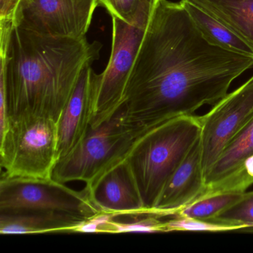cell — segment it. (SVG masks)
<instances>
[{
	"instance_id": "12",
	"label": "cell",
	"mask_w": 253,
	"mask_h": 253,
	"mask_svg": "<svg viewBox=\"0 0 253 253\" xmlns=\"http://www.w3.org/2000/svg\"><path fill=\"white\" fill-rule=\"evenodd\" d=\"M88 66L66 104L58 122V161L70 154L85 138L91 128L93 97L91 75Z\"/></svg>"
},
{
	"instance_id": "11",
	"label": "cell",
	"mask_w": 253,
	"mask_h": 253,
	"mask_svg": "<svg viewBox=\"0 0 253 253\" xmlns=\"http://www.w3.org/2000/svg\"><path fill=\"white\" fill-rule=\"evenodd\" d=\"M201 136L170 176L153 210L162 217L177 215L204 193L205 179L201 161Z\"/></svg>"
},
{
	"instance_id": "7",
	"label": "cell",
	"mask_w": 253,
	"mask_h": 253,
	"mask_svg": "<svg viewBox=\"0 0 253 253\" xmlns=\"http://www.w3.org/2000/svg\"><path fill=\"white\" fill-rule=\"evenodd\" d=\"M59 210L89 219L102 212L85 191H76L54 178L8 177L1 174L0 211Z\"/></svg>"
},
{
	"instance_id": "1",
	"label": "cell",
	"mask_w": 253,
	"mask_h": 253,
	"mask_svg": "<svg viewBox=\"0 0 253 253\" xmlns=\"http://www.w3.org/2000/svg\"><path fill=\"white\" fill-rule=\"evenodd\" d=\"M253 67V57L210 43L181 1L155 0L127 80L124 119L155 127L194 115L215 105Z\"/></svg>"
},
{
	"instance_id": "23",
	"label": "cell",
	"mask_w": 253,
	"mask_h": 253,
	"mask_svg": "<svg viewBox=\"0 0 253 253\" xmlns=\"http://www.w3.org/2000/svg\"><path fill=\"white\" fill-rule=\"evenodd\" d=\"M23 0H0V23H12L15 26L16 17Z\"/></svg>"
},
{
	"instance_id": "6",
	"label": "cell",
	"mask_w": 253,
	"mask_h": 253,
	"mask_svg": "<svg viewBox=\"0 0 253 253\" xmlns=\"http://www.w3.org/2000/svg\"><path fill=\"white\" fill-rule=\"evenodd\" d=\"M112 45L107 66L102 73L93 70L91 128L112 118L124 104L126 85L145 28L111 17Z\"/></svg>"
},
{
	"instance_id": "10",
	"label": "cell",
	"mask_w": 253,
	"mask_h": 253,
	"mask_svg": "<svg viewBox=\"0 0 253 253\" xmlns=\"http://www.w3.org/2000/svg\"><path fill=\"white\" fill-rule=\"evenodd\" d=\"M84 190L102 212L118 214L154 212L146 210L131 171L124 161L111 166L85 185Z\"/></svg>"
},
{
	"instance_id": "16",
	"label": "cell",
	"mask_w": 253,
	"mask_h": 253,
	"mask_svg": "<svg viewBox=\"0 0 253 253\" xmlns=\"http://www.w3.org/2000/svg\"><path fill=\"white\" fill-rule=\"evenodd\" d=\"M253 155V118L229 142L205 177L206 189L226 178Z\"/></svg>"
},
{
	"instance_id": "4",
	"label": "cell",
	"mask_w": 253,
	"mask_h": 253,
	"mask_svg": "<svg viewBox=\"0 0 253 253\" xmlns=\"http://www.w3.org/2000/svg\"><path fill=\"white\" fill-rule=\"evenodd\" d=\"M58 124L37 116L9 118L0 135V165L8 177L52 178L58 162Z\"/></svg>"
},
{
	"instance_id": "17",
	"label": "cell",
	"mask_w": 253,
	"mask_h": 253,
	"mask_svg": "<svg viewBox=\"0 0 253 253\" xmlns=\"http://www.w3.org/2000/svg\"><path fill=\"white\" fill-rule=\"evenodd\" d=\"M155 0H98L110 17L129 25L146 27Z\"/></svg>"
},
{
	"instance_id": "9",
	"label": "cell",
	"mask_w": 253,
	"mask_h": 253,
	"mask_svg": "<svg viewBox=\"0 0 253 253\" xmlns=\"http://www.w3.org/2000/svg\"><path fill=\"white\" fill-rule=\"evenodd\" d=\"M253 118V76L201 116L204 179L223 149Z\"/></svg>"
},
{
	"instance_id": "22",
	"label": "cell",
	"mask_w": 253,
	"mask_h": 253,
	"mask_svg": "<svg viewBox=\"0 0 253 253\" xmlns=\"http://www.w3.org/2000/svg\"><path fill=\"white\" fill-rule=\"evenodd\" d=\"M166 232H188V231H204V232H228L239 230L236 226L220 224L208 220H199L183 216H173L172 218L165 221Z\"/></svg>"
},
{
	"instance_id": "21",
	"label": "cell",
	"mask_w": 253,
	"mask_h": 253,
	"mask_svg": "<svg viewBox=\"0 0 253 253\" xmlns=\"http://www.w3.org/2000/svg\"><path fill=\"white\" fill-rule=\"evenodd\" d=\"M252 185H253V155L244 160L239 168L226 178L214 186L207 188L198 199L226 192L244 193Z\"/></svg>"
},
{
	"instance_id": "19",
	"label": "cell",
	"mask_w": 253,
	"mask_h": 253,
	"mask_svg": "<svg viewBox=\"0 0 253 253\" xmlns=\"http://www.w3.org/2000/svg\"><path fill=\"white\" fill-rule=\"evenodd\" d=\"M127 220L115 216L113 220L103 227L104 233L121 232H167L163 217L154 212L128 214Z\"/></svg>"
},
{
	"instance_id": "8",
	"label": "cell",
	"mask_w": 253,
	"mask_h": 253,
	"mask_svg": "<svg viewBox=\"0 0 253 253\" xmlns=\"http://www.w3.org/2000/svg\"><path fill=\"white\" fill-rule=\"evenodd\" d=\"M98 0H23L15 26L45 36L86 38Z\"/></svg>"
},
{
	"instance_id": "15",
	"label": "cell",
	"mask_w": 253,
	"mask_h": 253,
	"mask_svg": "<svg viewBox=\"0 0 253 253\" xmlns=\"http://www.w3.org/2000/svg\"><path fill=\"white\" fill-rule=\"evenodd\" d=\"M191 18L212 45L222 49L242 55L253 57V50L221 22L186 0H180Z\"/></svg>"
},
{
	"instance_id": "5",
	"label": "cell",
	"mask_w": 253,
	"mask_h": 253,
	"mask_svg": "<svg viewBox=\"0 0 253 253\" xmlns=\"http://www.w3.org/2000/svg\"><path fill=\"white\" fill-rule=\"evenodd\" d=\"M152 128L127 124L121 108L109 121L90 128L82 142L59 160L53 178L61 183L80 180L87 184L102 171L123 161L137 138Z\"/></svg>"
},
{
	"instance_id": "14",
	"label": "cell",
	"mask_w": 253,
	"mask_h": 253,
	"mask_svg": "<svg viewBox=\"0 0 253 253\" xmlns=\"http://www.w3.org/2000/svg\"><path fill=\"white\" fill-rule=\"evenodd\" d=\"M227 26L253 50V0H186Z\"/></svg>"
},
{
	"instance_id": "2",
	"label": "cell",
	"mask_w": 253,
	"mask_h": 253,
	"mask_svg": "<svg viewBox=\"0 0 253 253\" xmlns=\"http://www.w3.org/2000/svg\"><path fill=\"white\" fill-rule=\"evenodd\" d=\"M98 41L52 38L19 26L0 33V94L9 118L58 124L83 72L100 58Z\"/></svg>"
},
{
	"instance_id": "18",
	"label": "cell",
	"mask_w": 253,
	"mask_h": 253,
	"mask_svg": "<svg viewBox=\"0 0 253 253\" xmlns=\"http://www.w3.org/2000/svg\"><path fill=\"white\" fill-rule=\"evenodd\" d=\"M244 193L226 192L215 194L197 200L180 210L175 216L208 220L241 199Z\"/></svg>"
},
{
	"instance_id": "20",
	"label": "cell",
	"mask_w": 253,
	"mask_h": 253,
	"mask_svg": "<svg viewBox=\"0 0 253 253\" xmlns=\"http://www.w3.org/2000/svg\"><path fill=\"white\" fill-rule=\"evenodd\" d=\"M208 221L253 231V191L244 192L241 199Z\"/></svg>"
},
{
	"instance_id": "3",
	"label": "cell",
	"mask_w": 253,
	"mask_h": 253,
	"mask_svg": "<svg viewBox=\"0 0 253 253\" xmlns=\"http://www.w3.org/2000/svg\"><path fill=\"white\" fill-rule=\"evenodd\" d=\"M201 128V116L184 115L150 128L133 143L124 161L146 210H154L164 185L199 138Z\"/></svg>"
},
{
	"instance_id": "13",
	"label": "cell",
	"mask_w": 253,
	"mask_h": 253,
	"mask_svg": "<svg viewBox=\"0 0 253 253\" xmlns=\"http://www.w3.org/2000/svg\"><path fill=\"white\" fill-rule=\"evenodd\" d=\"M88 219L59 210H14L0 211L2 235L73 232Z\"/></svg>"
}]
</instances>
